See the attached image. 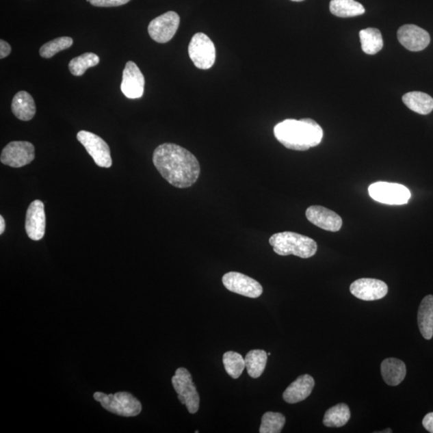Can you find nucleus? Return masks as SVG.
Returning a JSON list of instances; mask_svg holds the SVG:
<instances>
[{"label":"nucleus","instance_id":"nucleus-3","mask_svg":"<svg viewBox=\"0 0 433 433\" xmlns=\"http://www.w3.org/2000/svg\"><path fill=\"white\" fill-rule=\"evenodd\" d=\"M269 244L274 252L281 256L295 255L302 259H309L317 252L318 246L311 237L285 231L273 235Z\"/></svg>","mask_w":433,"mask_h":433},{"label":"nucleus","instance_id":"nucleus-8","mask_svg":"<svg viewBox=\"0 0 433 433\" xmlns=\"http://www.w3.org/2000/svg\"><path fill=\"white\" fill-rule=\"evenodd\" d=\"M77 138L86 148L96 166L102 168H110L113 164L110 148L103 139L95 133L82 130L77 135Z\"/></svg>","mask_w":433,"mask_h":433},{"label":"nucleus","instance_id":"nucleus-29","mask_svg":"<svg viewBox=\"0 0 433 433\" xmlns=\"http://www.w3.org/2000/svg\"><path fill=\"white\" fill-rule=\"evenodd\" d=\"M73 44V40L71 37H59V38L51 40L42 46L40 49V54L43 58H52L55 54L69 49Z\"/></svg>","mask_w":433,"mask_h":433},{"label":"nucleus","instance_id":"nucleus-23","mask_svg":"<svg viewBox=\"0 0 433 433\" xmlns=\"http://www.w3.org/2000/svg\"><path fill=\"white\" fill-rule=\"evenodd\" d=\"M351 418L350 408L345 404L335 405L325 412L324 425L329 428H341Z\"/></svg>","mask_w":433,"mask_h":433},{"label":"nucleus","instance_id":"nucleus-11","mask_svg":"<svg viewBox=\"0 0 433 433\" xmlns=\"http://www.w3.org/2000/svg\"><path fill=\"white\" fill-rule=\"evenodd\" d=\"M222 283L228 291L252 299L262 296L263 291L259 282L239 272L226 273L222 277Z\"/></svg>","mask_w":433,"mask_h":433},{"label":"nucleus","instance_id":"nucleus-10","mask_svg":"<svg viewBox=\"0 0 433 433\" xmlns=\"http://www.w3.org/2000/svg\"><path fill=\"white\" fill-rule=\"evenodd\" d=\"M35 159V147L29 142H12L4 147L0 161L3 165L21 168Z\"/></svg>","mask_w":433,"mask_h":433},{"label":"nucleus","instance_id":"nucleus-25","mask_svg":"<svg viewBox=\"0 0 433 433\" xmlns=\"http://www.w3.org/2000/svg\"><path fill=\"white\" fill-rule=\"evenodd\" d=\"M267 353L263 350H252L245 358L246 369L254 379L263 375L267 363Z\"/></svg>","mask_w":433,"mask_h":433},{"label":"nucleus","instance_id":"nucleus-30","mask_svg":"<svg viewBox=\"0 0 433 433\" xmlns=\"http://www.w3.org/2000/svg\"><path fill=\"white\" fill-rule=\"evenodd\" d=\"M130 0H90L92 5L100 8L119 7L128 3Z\"/></svg>","mask_w":433,"mask_h":433},{"label":"nucleus","instance_id":"nucleus-35","mask_svg":"<svg viewBox=\"0 0 433 433\" xmlns=\"http://www.w3.org/2000/svg\"><path fill=\"white\" fill-rule=\"evenodd\" d=\"M291 1L302 2V1H304V0H291Z\"/></svg>","mask_w":433,"mask_h":433},{"label":"nucleus","instance_id":"nucleus-31","mask_svg":"<svg viewBox=\"0 0 433 433\" xmlns=\"http://www.w3.org/2000/svg\"><path fill=\"white\" fill-rule=\"evenodd\" d=\"M423 426L428 432L433 433V412L428 413L423 419Z\"/></svg>","mask_w":433,"mask_h":433},{"label":"nucleus","instance_id":"nucleus-28","mask_svg":"<svg viewBox=\"0 0 433 433\" xmlns=\"http://www.w3.org/2000/svg\"><path fill=\"white\" fill-rule=\"evenodd\" d=\"M286 417L282 413L267 412L262 417L260 433H279L285 425Z\"/></svg>","mask_w":433,"mask_h":433},{"label":"nucleus","instance_id":"nucleus-16","mask_svg":"<svg viewBox=\"0 0 433 433\" xmlns=\"http://www.w3.org/2000/svg\"><path fill=\"white\" fill-rule=\"evenodd\" d=\"M307 220L324 231L337 232L341 229V216L330 209L320 206H311L306 211Z\"/></svg>","mask_w":433,"mask_h":433},{"label":"nucleus","instance_id":"nucleus-1","mask_svg":"<svg viewBox=\"0 0 433 433\" xmlns=\"http://www.w3.org/2000/svg\"><path fill=\"white\" fill-rule=\"evenodd\" d=\"M153 162L163 179L176 188L190 187L196 183L201 173L197 157L186 148L173 143L157 146L153 152Z\"/></svg>","mask_w":433,"mask_h":433},{"label":"nucleus","instance_id":"nucleus-20","mask_svg":"<svg viewBox=\"0 0 433 433\" xmlns=\"http://www.w3.org/2000/svg\"><path fill=\"white\" fill-rule=\"evenodd\" d=\"M417 321L422 337L430 341L433 337V296L423 298L419 306Z\"/></svg>","mask_w":433,"mask_h":433},{"label":"nucleus","instance_id":"nucleus-6","mask_svg":"<svg viewBox=\"0 0 433 433\" xmlns=\"http://www.w3.org/2000/svg\"><path fill=\"white\" fill-rule=\"evenodd\" d=\"M188 51L189 58L199 69L211 68L215 62V46L206 34L201 32L192 37Z\"/></svg>","mask_w":433,"mask_h":433},{"label":"nucleus","instance_id":"nucleus-5","mask_svg":"<svg viewBox=\"0 0 433 433\" xmlns=\"http://www.w3.org/2000/svg\"><path fill=\"white\" fill-rule=\"evenodd\" d=\"M172 384L181 403L185 405L189 413H196L199 409L200 397L190 372L185 367H179L172 378Z\"/></svg>","mask_w":433,"mask_h":433},{"label":"nucleus","instance_id":"nucleus-24","mask_svg":"<svg viewBox=\"0 0 433 433\" xmlns=\"http://www.w3.org/2000/svg\"><path fill=\"white\" fill-rule=\"evenodd\" d=\"M360 38L362 50L366 54L375 55L383 49L384 40L380 30L369 27L360 31Z\"/></svg>","mask_w":433,"mask_h":433},{"label":"nucleus","instance_id":"nucleus-27","mask_svg":"<svg viewBox=\"0 0 433 433\" xmlns=\"http://www.w3.org/2000/svg\"><path fill=\"white\" fill-rule=\"evenodd\" d=\"M222 361L226 373L233 379H239L246 367L245 358L239 353L227 352L223 355Z\"/></svg>","mask_w":433,"mask_h":433},{"label":"nucleus","instance_id":"nucleus-14","mask_svg":"<svg viewBox=\"0 0 433 433\" xmlns=\"http://www.w3.org/2000/svg\"><path fill=\"white\" fill-rule=\"evenodd\" d=\"M46 230L44 205L40 200H35L27 209L25 231L29 239L39 241L43 239Z\"/></svg>","mask_w":433,"mask_h":433},{"label":"nucleus","instance_id":"nucleus-36","mask_svg":"<svg viewBox=\"0 0 433 433\" xmlns=\"http://www.w3.org/2000/svg\"><path fill=\"white\" fill-rule=\"evenodd\" d=\"M86 1L90 3V0H86Z\"/></svg>","mask_w":433,"mask_h":433},{"label":"nucleus","instance_id":"nucleus-7","mask_svg":"<svg viewBox=\"0 0 433 433\" xmlns=\"http://www.w3.org/2000/svg\"><path fill=\"white\" fill-rule=\"evenodd\" d=\"M369 192L375 201L386 205L407 204L411 198L410 190L404 185L385 181L371 185Z\"/></svg>","mask_w":433,"mask_h":433},{"label":"nucleus","instance_id":"nucleus-33","mask_svg":"<svg viewBox=\"0 0 433 433\" xmlns=\"http://www.w3.org/2000/svg\"><path fill=\"white\" fill-rule=\"evenodd\" d=\"M4 231H5V221H4L3 217L0 216V235H3Z\"/></svg>","mask_w":433,"mask_h":433},{"label":"nucleus","instance_id":"nucleus-34","mask_svg":"<svg viewBox=\"0 0 433 433\" xmlns=\"http://www.w3.org/2000/svg\"><path fill=\"white\" fill-rule=\"evenodd\" d=\"M380 432H393V431L392 430H390V428H389V430H386L385 431Z\"/></svg>","mask_w":433,"mask_h":433},{"label":"nucleus","instance_id":"nucleus-21","mask_svg":"<svg viewBox=\"0 0 433 433\" xmlns=\"http://www.w3.org/2000/svg\"><path fill=\"white\" fill-rule=\"evenodd\" d=\"M403 102L409 109L421 115H428L433 110V99L421 92H410L403 96Z\"/></svg>","mask_w":433,"mask_h":433},{"label":"nucleus","instance_id":"nucleus-4","mask_svg":"<svg viewBox=\"0 0 433 433\" xmlns=\"http://www.w3.org/2000/svg\"><path fill=\"white\" fill-rule=\"evenodd\" d=\"M93 397L107 411L116 415L131 417L138 416L142 412L141 402L129 393L106 395L99 392L95 393Z\"/></svg>","mask_w":433,"mask_h":433},{"label":"nucleus","instance_id":"nucleus-13","mask_svg":"<svg viewBox=\"0 0 433 433\" xmlns=\"http://www.w3.org/2000/svg\"><path fill=\"white\" fill-rule=\"evenodd\" d=\"M144 77L137 65L133 62L125 65L120 90L129 99H139L144 94Z\"/></svg>","mask_w":433,"mask_h":433},{"label":"nucleus","instance_id":"nucleus-22","mask_svg":"<svg viewBox=\"0 0 433 433\" xmlns=\"http://www.w3.org/2000/svg\"><path fill=\"white\" fill-rule=\"evenodd\" d=\"M330 11L335 16L347 18L363 15L365 8L355 0H332Z\"/></svg>","mask_w":433,"mask_h":433},{"label":"nucleus","instance_id":"nucleus-9","mask_svg":"<svg viewBox=\"0 0 433 433\" xmlns=\"http://www.w3.org/2000/svg\"><path fill=\"white\" fill-rule=\"evenodd\" d=\"M180 25V16L175 12H168L153 20L148 27L151 38L160 44H166L175 36Z\"/></svg>","mask_w":433,"mask_h":433},{"label":"nucleus","instance_id":"nucleus-32","mask_svg":"<svg viewBox=\"0 0 433 433\" xmlns=\"http://www.w3.org/2000/svg\"><path fill=\"white\" fill-rule=\"evenodd\" d=\"M11 46L8 44L6 41L3 40H0V58L3 59L8 57L11 53Z\"/></svg>","mask_w":433,"mask_h":433},{"label":"nucleus","instance_id":"nucleus-12","mask_svg":"<svg viewBox=\"0 0 433 433\" xmlns=\"http://www.w3.org/2000/svg\"><path fill=\"white\" fill-rule=\"evenodd\" d=\"M350 291L358 300L375 301L387 296L389 287L384 282L375 278H360L351 284Z\"/></svg>","mask_w":433,"mask_h":433},{"label":"nucleus","instance_id":"nucleus-15","mask_svg":"<svg viewBox=\"0 0 433 433\" xmlns=\"http://www.w3.org/2000/svg\"><path fill=\"white\" fill-rule=\"evenodd\" d=\"M399 43L412 52H420L430 43V36L421 27L413 25L400 27L397 31Z\"/></svg>","mask_w":433,"mask_h":433},{"label":"nucleus","instance_id":"nucleus-2","mask_svg":"<svg viewBox=\"0 0 433 433\" xmlns=\"http://www.w3.org/2000/svg\"><path fill=\"white\" fill-rule=\"evenodd\" d=\"M274 133L284 146L296 151H306L319 146L324 136L320 125L310 118L283 120L276 125Z\"/></svg>","mask_w":433,"mask_h":433},{"label":"nucleus","instance_id":"nucleus-26","mask_svg":"<svg viewBox=\"0 0 433 433\" xmlns=\"http://www.w3.org/2000/svg\"><path fill=\"white\" fill-rule=\"evenodd\" d=\"M100 63L99 55L95 53H83L69 62L68 68L73 76L81 77L88 68L95 67Z\"/></svg>","mask_w":433,"mask_h":433},{"label":"nucleus","instance_id":"nucleus-19","mask_svg":"<svg viewBox=\"0 0 433 433\" xmlns=\"http://www.w3.org/2000/svg\"><path fill=\"white\" fill-rule=\"evenodd\" d=\"M381 374L386 384L397 386L406 376V366L398 358H386L381 364Z\"/></svg>","mask_w":433,"mask_h":433},{"label":"nucleus","instance_id":"nucleus-17","mask_svg":"<svg viewBox=\"0 0 433 433\" xmlns=\"http://www.w3.org/2000/svg\"><path fill=\"white\" fill-rule=\"evenodd\" d=\"M315 387V380L310 375H302L289 385L283 393V399L288 404H296L309 397Z\"/></svg>","mask_w":433,"mask_h":433},{"label":"nucleus","instance_id":"nucleus-18","mask_svg":"<svg viewBox=\"0 0 433 433\" xmlns=\"http://www.w3.org/2000/svg\"><path fill=\"white\" fill-rule=\"evenodd\" d=\"M12 111L18 120L27 122L34 118L36 108L34 99L25 91L16 93L12 102Z\"/></svg>","mask_w":433,"mask_h":433}]
</instances>
